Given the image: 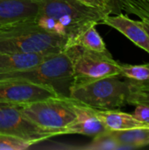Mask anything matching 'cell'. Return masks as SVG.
I'll use <instances>...</instances> for the list:
<instances>
[{"instance_id":"obj_1","label":"cell","mask_w":149,"mask_h":150,"mask_svg":"<svg viewBox=\"0 0 149 150\" xmlns=\"http://www.w3.org/2000/svg\"><path fill=\"white\" fill-rule=\"evenodd\" d=\"M34 22L45 31L70 41L80 31L97 25L111 11L82 4L76 0H37Z\"/></svg>"},{"instance_id":"obj_2","label":"cell","mask_w":149,"mask_h":150,"mask_svg":"<svg viewBox=\"0 0 149 150\" xmlns=\"http://www.w3.org/2000/svg\"><path fill=\"white\" fill-rule=\"evenodd\" d=\"M67 39L48 33L34 21L0 31V52L53 54L64 51Z\"/></svg>"},{"instance_id":"obj_3","label":"cell","mask_w":149,"mask_h":150,"mask_svg":"<svg viewBox=\"0 0 149 150\" xmlns=\"http://www.w3.org/2000/svg\"><path fill=\"white\" fill-rule=\"evenodd\" d=\"M119 76L73 84L68 97L97 110H113L128 104L132 89L128 79L120 80Z\"/></svg>"},{"instance_id":"obj_4","label":"cell","mask_w":149,"mask_h":150,"mask_svg":"<svg viewBox=\"0 0 149 150\" xmlns=\"http://www.w3.org/2000/svg\"><path fill=\"white\" fill-rule=\"evenodd\" d=\"M4 80H23L45 84L53 87L61 94L60 89L61 86H66L69 91L72 84V61L68 53L64 50L49 54L44 61L31 69L0 74V81Z\"/></svg>"},{"instance_id":"obj_5","label":"cell","mask_w":149,"mask_h":150,"mask_svg":"<svg viewBox=\"0 0 149 150\" xmlns=\"http://www.w3.org/2000/svg\"><path fill=\"white\" fill-rule=\"evenodd\" d=\"M20 106L25 116L32 122L56 135L65 134L67 127L76 119L73 99L64 95L20 105Z\"/></svg>"},{"instance_id":"obj_6","label":"cell","mask_w":149,"mask_h":150,"mask_svg":"<svg viewBox=\"0 0 149 150\" xmlns=\"http://www.w3.org/2000/svg\"><path fill=\"white\" fill-rule=\"evenodd\" d=\"M72 61V84H80L108 76H120V63L115 61L110 52L98 53L80 46L65 49Z\"/></svg>"},{"instance_id":"obj_7","label":"cell","mask_w":149,"mask_h":150,"mask_svg":"<svg viewBox=\"0 0 149 150\" xmlns=\"http://www.w3.org/2000/svg\"><path fill=\"white\" fill-rule=\"evenodd\" d=\"M0 134L14 136L32 145L36 142L56 136L45 130L25 116L20 105L0 102Z\"/></svg>"},{"instance_id":"obj_8","label":"cell","mask_w":149,"mask_h":150,"mask_svg":"<svg viewBox=\"0 0 149 150\" xmlns=\"http://www.w3.org/2000/svg\"><path fill=\"white\" fill-rule=\"evenodd\" d=\"M53 87L23 80L0 81V102L24 105L59 97Z\"/></svg>"},{"instance_id":"obj_9","label":"cell","mask_w":149,"mask_h":150,"mask_svg":"<svg viewBox=\"0 0 149 150\" xmlns=\"http://www.w3.org/2000/svg\"><path fill=\"white\" fill-rule=\"evenodd\" d=\"M38 10L37 0H0V31L34 21Z\"/></svg>"},{"instance_id":"obj_10","label":"cell","mask_w":149,"mask_h":150,"mask_svg":"<svg viewBox=\"0 0 149 150\" xmlns=\"http://www.w3.org/2000/svg\"><path fill=\"white\" fill-rule=\"evenodd\" d=\"M73 107L76 113V119L67 127L65 134H78L95 137L109 131L96 115L94 108L89 107L75 99H73Z\"/></svg>"},{"instance_id":"obj_11","label":"cell","mask_w":149,"mask_h":150,"mask_svg":"<svg viewBox=\"0 0 149 150\" xmlns=\"http://www.w3.org/2000/svg\"><path fill=\"white\" fill-rule=\"evenodd\" d=\"M124 34L136 46L149 54V35L140 21L131 19L126 15L119 12L117 15H107L102 22Z\"/></svg>"},{"instance_id":"obj_12","label":"cell","mask_w":149,"mask_h":150,"mask_svg":"<svg viewBox=\"0 0 149 150\" xmlns=\"http://www.w3.org/2000/svg\"><path fill=\"white\" fill-rule=\"evenodd\" d=\"M48 55L42 54L0 52V74L31 69L40 63Z\"/></svg>"},{"instance_id":"obj_13","label":"cell","mask_w":149,"mask_h":150,"mask_svg":"<svg viewBox=\"0 0 149 150\" xmlns=\"http://www.w3.org/2000/svg\"><path fill=\"white\" fill-rule=\"evenodd\" d=\"M96 115L109 131L126 130L135 127H149L134 118L133 114L123 112L116 109L113 110H97L94 109Z\"/></svg>"},{"instance_id":"obj_14","label":"cell","mask_w":149,"mask_h":150,"mask_svg":"<svg viewBox=\"0 0 149 150\" xmlns=\"http://www.w3.org/2000/svg\"><path fill=\"white\" fill-rule=\"evenodd\" d=\"M120 76L128 79L132 91L149 95V62L141 65L120 64Z\"/></svg>"},{"instance_id":"obj_15","label":"cell","mask_w":149,"mask_h":150,"mask_svg":"<svg viewBox=\"0 0 149 150\" xmlns=\"http://www.w3.org/2000/svg\"><path fill=\"white\" fill-rule=\"evenodd\" d=\"M110 133L119 143L120 149H136L149 144V127L110 131Z\"/></svg>"},{"instance_id":"obj_16","label":"cell","mask_w":149,"mask_h":150,"mask_svg":"<svg viewBox=\"0 0 149 150\" xmlns=\"http://www.w3.org/2000/svg\"><path fill=\"white\" fill-rule=\"evenodd\" d=\"M97 25H90L80 31L66 45V48L71 46H80L85 49L98 53L109 52L105 44L96 29ZM65 48V49H66Z\"/></svg>"},{"instance_id":"obj_17","label":"cell","mask_w":149,"mask_h":150,"mask_svg":"<svg viewBox=\"0 0 149 150\" xmlns=\"http://www.w3.org/2000/svg\"><path fill=\"white\" fill-rule=\"evenodd\" d=\"M117 12L121 11L128 14L133 12H141L149 16V3L144 0H113Z\"/></svg>"},{"instance_id":"obj_18","label":"cell","mask_w":149,"mask_h":150,"mask_svg":"<svg viewBox=\"0 0 149 150\" xmlns=\"http://www.w3.org/2000/svg\"><path fill=\"white\" fill-rule=\"evenodd\" d=\"M83 149L90 150H116L120 149L119 143L111 134L110 131L100 134L93 137V141Z\"/></svg>"},{"instance_id":"obj_19","label":"cell","mask_w":149,"mask_h":150,"mask_svg":"<svg viewBox=\"0 0 149 150\" xmlns=\"http://www.w3.org/2000/svg\"><path fill=\"white\" fill-rule=\"evenodd\" d=\"M32 144L22 139L0 134V150H24Z\"/></svg>"},{"instance_id":"obj_20","label":"cell","mask_w":149,"mask_h":150,"mask_svg":"<svg viewBox=\"0 0 149 150\" xmlns=\"http://www.w3.org/2000/svg\"><path fill=\"white\" fill-rule=\"evenodd\" d=\"M82 4L99 8L102 10H106L112 12V14H117V10L114 5L113 0H76Z\"/></svg>"},{"instance_id":"obj_21","label":"cell","mask_w":149,"mask_h":150,"mask_svg":"<svg viewBox=\"0 0 149 150\" xmlns=\"http://www.w3.org/2000/svg\"><path fill=\"white\" fill-rule=\"evenodd\" d=\"M135 105L136 109L133 114L134 118L149 126V100L140 102Z\"/></svg>"},{"instance_id":"obj_22","label":"cell","mask_w":149,"mask_h":150,"mask_svg":"<svg viewBox=\"0 0 149 150\" xmlns=\"http://www.w3.org/2000/svg\"><path fill=\"white\" fill-rule=\"evenodd\" d=\"M133 15H135L137 17L140 18V22L141 25L143 26V28L146 30V32L148 33V34L149 35V16L147 14L141 13V12H133Z\"/></svg>"},{"instance_id":"obj_23","label":"cell","mask_w":149,"mask_h":150,"mask_svg":"<svg viewBox=\"0 0 149 150\" xmlns=\"http://www.w3.org/2000/svg\"><path fill=\"white\" fill-rule=\"evenodd\" d=\"M144 1H146V2H148V3H149V0H144Z\"/></svg>"}]
</instances>
